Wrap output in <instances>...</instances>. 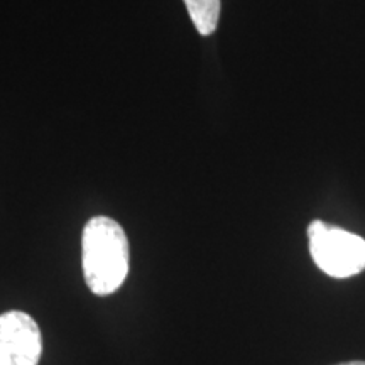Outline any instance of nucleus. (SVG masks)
I'll list each match as a JSON object with an SVG mask.
<instances>
[{"instance_id": "39448f33", "label": "nucleus", "mask_w": 365, "mask_h": 365, "mask_svg": "<svg viewBox=\"0 0 365 365\" xmlns=\"http://www.w3.org/2000/svg\"><path fill=\"white\" fill-rule=\"evenodd\" d=\"M336 365H365L364 360H354V362H344V364H336Z\"/></svg>"}, {"instance_id": "f03ea898", "label": "nucleus", "mask_w": 365, "mask_h": 365, "mask_svg": "<svg viewBox=\"0 0 365 365\" xmlns=\"http://www.w3.org/2000/svg\"><path fill=\"white\" fill-rule=\"evenodd\" d=\"M309 254L319 271L336 279L365 271V240L340 227L322 220L308 225Z\"/></svg>"}, {"instance_id": "20e7f679", "label": "nucleus", "mask_w": 365, "mask_h": 365, "mask_svg": "<svg viewBox=\"0 0 365 365\" xmlns=\"http://www.w3.org/2000/svg\"><path fill=\"white\" fill-rule=\"evenodd\" d=\"M193 24L202 36H210L217 31L220 19L222 0H182Z\"/></svg>"}, {"instance_id": "f257e3e1", "label": "nucleus", "mask_w": 365, "mask_h": 365, "mask_svg": "<svg viewBox=\"0 0 365 365\" xmlns=\"http://www.w3.org/2000/svg\"><path fill=\"white\" fill-rule=\"evenodd\" d=\"M129 240L120 223L108 217H93L86 223L81 237V264L91 293H115L129 274Z\"/></svg>"}, {"instance_id": "7ed1b4c3", "label": "nucleus", "mask_w": 365, "mask_h": 365, "mask_svg": "<svg viewBox=\"0 0 365 365\" xmlns=\"http://www.w3.org/2000/svg\"><path fill=\"white\" fill-rule=\"evenodd\" d=\"M43 336L38 323L24 312L0 314V365H38Z\"/></svg>"}]
</instances>
